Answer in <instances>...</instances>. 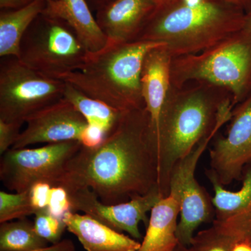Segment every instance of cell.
<instances>
[{"label":"cell","mask_w":251,"mask_h":251,"mask_svg":"<svg viewBox=\"0 0 251 251\" xmlns=\"http://www.w3.org/2000/svg\"><path fill=\"white\" fill-rule=\"evenodd\" d=\"M57 186L68 191L89 188L108 204L158 188L156 145L145 107L124 112L99 146H81L68 162Z\"/></svg>","instance_id":"6da1fadb"},{"label":"cell","mask_w":251,"mask_h":251,"mask_svg":"<svg viewBox=\"0 0 251 251\" xmlns=\"http://www.w3.org/2000/svg\"><path fill=\"white\" fill-rule=\"evenodd\" d=\"M229 100L228 91L202 81L171 85L154 133L158 186L163 197L169 195L176 163L212 131L221 107Z\"/></svg>","instance_id":"7a4b0ae2"},{"label":"cell","mask_w":251,"mask_h":251,"mask_svg":"<svg viewBox=\"0 0 251 251\" xmlns=\"http://www.w3.org/2000/svg\"><path fill=\"white\" fill-rule=\"evenodd\" d=\"M247 20L227 0H169L157 5L137 41L164 44L173 57L196 54L241 30Z\"/></svg>","instance_id":"3957f363"},{"label":"cell","mask_w":251,"mask_h":251,"mask_svg":"<svg viewBox=\"0 0 251 251\" xmlns=\"http://www.w3.org/2000/svg\"><path fill=\"white\" fill-rule=\"evenodd\" d=\"M161 45L164 44L108 41L103 49L89 52L79 70L61 80L120 112L145 108L140 81L144 59L149 51Z\"/></svg>","instance_id":"277c9868"},{"label":"cell","mask_w":251,"mask_h":251,"mask_svg":"<svg viewBox=\"0 0 251 251\" xmlns=\"http://www.w3.org/2000/svg\"><path fill=\"white\" fill-rule=\"evenodd\" d=\"M248 21V20H247ZM171 85L202 81L228 91L234 108L251 94V29L241 30L201 53L172 59Z\"/></svg>","instance_id":"5b68a950"},{"label":"cell","mask_w":251,"mask_h":251,"mask_svg":"<svg viewBox=\"0 0 251 251\" xmlns=\"http://www.w3.org/2000/svg\"><path fill=\"white\" fill-rule=\"evenodd\" d=\"M88 53L68 23L42 13L23 36L18 59L46 76L61 80L79 70Z\"/></svg>","instance_id":"8992f818"},{"label":"cell","mask_w":251,"mask_h":251,"mask_svg":"<svg viewBox=\"0 0 251 251\" xmlns=\"http://www.w3.org/2000/svg\"><path fill=\"white\" fill-rule=\"evenodd\" d=\"M233 105L230 100L221 107L215 127L192 151L179 160L173 168L170 178L169 194L180 205L177 235L179 244L190 247L198 227L209 222L214 216L211 198L196 179L200 159L220 130L232 117Z\"/></svg>","instance_id":"52a82bcc"},{"label":"cell","mask_w":251,"mask_h":251,"mask_svg":"<svg viewBox=\"0 0 251 251\" xmlns=\"http://www.w3.org/2000/svg\"><path fill=\"white\" fill-rule=\"evenodd\" d=\"M66 82L43 75L16 57L0 62V120L25 124L36 112L64 98Z\"/></svg>","instance_id":"ba28073f"},{"label":"cell","mask_w":251,"mask_h":251,"mask_svg":"<svg viewBox=\"0 0 251 251\" xmlns=\"http://www.w3.org/2000/svg\"><path fill=\"white\" fill-rule=\"evenodd\" d=\"M82 146L79 141L11 148L1 155L0 180L9 191H28L37 182L57 186L68 162Z\"/></svg>","instance_id":"9c48e42d"},{"label":"cell","mask_w":251,"mask_h":251,"mask_svg":"<svg viewBox=\"0 0 251 251\" xmlns=\"http://www.w3.org/2000/svg\"><path fill=\"white\" fill-rule=\"evenodd\" d=\"M228 129L214 141L209 151V179L223 186L242 179L251 167V94L232 110Z\"/></svg>","instance_id":"30bf717a"},{"label":"cell","mask_w":251,"mask_h":251,"mask_svg":"<svg viewBox=\"0 0 251 251\" xmlns=\"http://www.w3.org/2000/svg\"><path fill=\"white\" fill-rule=\"evenodd\" d=\"M72 202V211L88 214L118 232L140 240L142 234L140 223L145 227L149 223L148 214L163 198L159 189L153 190L145 196H136L126 202L105 204L89 188L68 191Z\"/></svg>","instance_id":"8fae6325"},{"label":"cell","mask_w":251,"mask_h":251,"mask_svg":"<svg viewBox=\"0 0 251 251\" xmlns=\"http://www.w3.org/2000/svg\"><path fill=\"white\" fill-rule=\"evenodd\" d=\"M25 123L27 126L11 148H28L41 143L80 142L87 126L85 117L65 98L36 112Z\"/></svg>","instance_id":"7c38bea8"},{"label":"cell","mask_w":251,"mask_h":251,"mask_svg":"<svg viewBox=\"0 0 251 251\" xmlns=\"http://www.w3.org/2000/svg\"><path fill=\"white\" fill-rule=\"evenodd\" d=\"M156 0H114L96 12V20L108 41H136L156 9Z\"/></svg>","instance_id":"4fadbf2b"},{"label":"cell","mask_w":251,"mask_h":251,"mask_svg":"<svg viewBox=\"0 0 251 251\" xmlns=\"http://www.w3.org/2000/svg\"><path fill=\"white\" fill-rule=\"evenodd\" d=\"M172 59L166 46L161 45L149 51L143 61L140 79L142 96L151 120L153 138L171 87Z\"/></svg>","instance_id":"5bb4252c"},{"label":"cell","mask_w":251,"mask_h":251,"mask_svg":"<svg viewBox=\"0 0 251 251\" xmlns=\"http://www.w3.org/2000/svg\"><path fill=\"white\" fill-rule=\"evenodd\" d=\"M69 232L87 251H138L141 243L88 214L70 211L63 218Z\"/></svg>","instance_id":"9a60e30c"},{"label":"cell","mask_w":251,"mask_h":251,"mask_svg":"<svg viewBox=\"0 0 251 251\" xmlns=\"http://www.w3.org/2000/svg\"><path fill=\"white\" fill-rule=\"evenodd\" d=\"M87 0H50L44 14L65 21L77 33L86 49L97 52L108 44Z\"/></svg>","instance_id":"2e32d148"},{"label":"cell","mask_w":251,"mask_h":251,"mask_svg":"<svg viewBox=\"0 0 251 251\" xmlns=\"http://www.w3.org/2000/svg\"><path fill=\"white\" fill-rule=\"evenodd\" d=\"M179 214V203L174 196L161 198L150 211L146 233L138 251H173L179 244L176 235Z\"/></svg>","instance_id":"e0dca14e"},{"label":"cell","mask_w":251,"mask_h":251,"mask_svg":"<svg viewBox=\"0 0 251 251\" xmlns=\"http://www.w3.org/2000/svg\"><path fill=\"white\" fill-rule=\"evenodd\" d=\"M46 0H34L21 9L0 11V57L20 54L21 41L28 28L46 6Z\"/></svg>","instance_id":"ac0fdd59"},{"label":"cell","mask_w":251,"mask_h":251,"mask_svg":"<svg viewBox=\"0 0 251 251\" xmlns=\"http://www.w3.org/2000/svg\"><path fill=\"white\" fill-rule=\"evenodd\" d=\"M64 98L67 99L80 112L89 125L98 128L106 137L115 129L124 112L86 95L66 82Z\"/></svg>","instance_id":"d6986e66"},{"label":"cell","mask_w":251,"mask_h":251,"mask_svg":"<svg viewBox=\"0 0 251 251\" xmlns=\"http://www.w3.org/2000/svg\"><path fill=\"white\" fill-rule=\"evenodd\" d=\"M39 237L34 222L26 218L0 224V251H30L48 247Z\"/></svg>","instance_id":"ffe728a7"},{"label":"cell","mask_w":251,"mask_h":251,"mask_svg":"<svg viewBox=\"0 0 251 251\" xmlns=\"http://www.w3.org/2000/svg\"><path fill=\"white\" fill-rule=\"evenodd\" d=\"M209 180L214 191V219H224L251 205V167L244 173L242 187L237 191L226 189L216 180Z\"/></svg>","instance_id":"44dd1931"},{"label":"cell","mask_w":251,"mask_h":251,"mask_svg":"<svg viewBox=\"0 0 251 251\" xmlns=\"http://www.w3.org/2000/svg\"><path fill=\"white\" fill-rule=\"evenodd\" d=\"M239 243L246 242L237 229L214 219L210 227L195 234L190 247L192 251H232Z\"/></svg>","instance_id":"7402d4cb"},{"label":"cell","mask_w":251,"mask_h":251,"mask_svg":"<svg viewBox=\"0 0 251 251\" xmlns=\"http://www.w3.org/2000/svg\"><path fill=\"white\" fill-rule=\"evenodd\" d=\"M29 190L23 192L0 191V224L34 215Z\"/></svg>","instance_id":"603a6c76"},{"label":"cell","mask_w":251,"mask_h":251,"mask_svg":"<svg viewBox=\"0 0 251 251\" xmlns=\"http://www.w3.org/2000/svg\"><path fill=\"white\" fill-rule=\"evenodd\" d=\"M34 216V229L39 237L52 244L62 241L63 233L67 229L62 219L52 216L48 209L36 211Z\"/></svg>","instance_id":"cb8c5ba5"},{"label":"cell","mask_w":251,"mask_h":251,"mask_svg":"<svg viewBox=\"0 0 251 251\" xmlns=\"http://www.w3.org/2000/svg\"><path fill=\"white\" fill-rule=\"evenodd\" d=\"M47 209L52 216L62 220L67 213L72 211L70 196L65 188L52 186Z\"/></svg>","instance_id":"d4e9b609"},{"label":"cell","mask_w":251,"mask_h":251,"mask_svg":"<svg viewBox=\"0 0 251 251\" xmlns=\"http://www.w3.org/2000/svg\"><path fill=\"white\" fill-rule=\"evenodd\" d=\"M23 125V124L0 120V154H4L14 146L21 134Z\"/></svg>","instance_id":"484cf974"},{"label":"cell","mask_w":251,"mask_h":251,"mask_svg":"<svg viewBox=\"0 0 251 251\" xmlns=\"http://www.w3.org/2000/svg\"><path fill=\"white\" fill-rule=\"evenodd\" d=\"M52 186L49 183L37 182L29 189L33 209L36 211L47 209Z\"/></svg>","instance_id":"4316f807"},{"label":"cell","mask_w":251,"mask_h":251,"mask_svg":"<svg viewBox=\"0 0 251 251\" xmlns=\"http://www.w3.org/2000/svg\"><path fill=\"white\" fill-rule=\"evenodd\" d=\"M30 251H76L74 242L70 239H64L57 244H52L50 247L41 248Z\"/></svg>","instance_id":"83f0119b"},{"label":"cell","mask_w":251,"mask_h":251,"mask_svg":"<svg viewBox=\"0 0 251 251\" xmlns=\"http://www.w3.org/2000/svg\"><path fill=\"white\" fill-rule=\"evenodd\" d=\"M34 0H0V9L14 10L21 9L31 4Z\"/></svg>","instance_id":"f1b7e54d"},{"label":"cell","mask_w":251,"mask_h":251,"mask_svg":"<svg viewBox=\"0 0 251 251\" xmlns=\"http://www.w3.org/2000/svg\"><path fill=\"white\" fill-rule=\"evenodd\" d=\"M113 1L114 0H87L92 11L96 12Z\"/></svg>","instance_id":"f546056e"},{"label":"cell","mask_w":251,"mask_h":251,"mask_svg":"<svg viewBox=\"0 0 251 251\" xmlns=\"http://www.w3.org/2000/svg\"><path fill=\"white\" fill-rule=\"evenodd\" d=\"M229 2L242 8L247 14L251 13V0H227Z\"/></svg>","instance_id":"4dcf8cb0"},{"label":"cell","mask_w":251,"mask_h":251,"mask_svg":"<svg viewBox=\"0 0 251 251\" xmlns=\"http://www.w3.org/2000/svg\"><path fill=\"white\" fill-rule=\"evenodd\" d=\"M232 251H251V245L247 243H239L234 247Z\"/></svg>","instance_id":"1f68e13d"},{"label":"cell","mask_w":251,"mask_h":251,"mask_svg":"<svg viewBox=\"0 0 251 251\" xmlns=\"http://www.w3.org/2000/svg\"><path fill=\"white\" fill-rule=\"evenodd\" d=\"M172 251H192V250H191V247H186V246L179 244Z\"/></svg>","instance_id":"d6a6232c"},{"label":"cell","mask_w":251,"mask_h":251,"mask_svg":"<svg viewBox=\"0 0 251 251\" xmlns=\"http://www.w3.org/2000/svg\"><path fill=\"white\" fill-rule=\"evenodd\" d=\"M247 24L251 29V14H248Z\"/></svg>","instance_id":"836d02e7"},{"label":"cell","mask_w":251,"mask_h":251,"mask_svg":"<svg viewBox=\"0 0 251 251\" xmlns=\"http://www.w3.org/2000/svg\"><path fill=\"white\" fill-rule=\"evenodd\" d=\"M167 1H169V0H156L157 4H161V3L166 2Z\"/></svg>","instance_id":"e575fe53"},{"label":"cell","mask_w":251,"mask_h":251,"mask_svg":"<svg viewBox=\"0 0 251 251\" xmlns=\"http://www.w3.org/2000/svg\"><path fill=\"white\" fill-rule=\"evenodd\" d=\"M46 1H50V0H46Z\"/></svg>","instance_id":"d590c367"}]
</instances>
